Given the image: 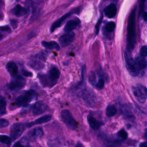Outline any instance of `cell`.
Returning <instances> with one entry per match:
<instances>
[{
  "mask_svg": "<svg viewBox=\"0 0 147 147\" xmlns=\"http://www.w3.org/2000/svg\"><path fill=\"white\" fill-rule=\"evenodd\" d=\"M136 7H134L131 11L129 18L127 29V49L131 51L136 44Z\"/></svg>",
  "mask_w": 147,
  "mask_h": 147,
  "instance_id": "1",
  "label": "cell"
},
{
  "mask_svg": "<svg viewBox=\"0 0 147 147\" xmlns=\"http://www.w3.org/2000/svg\"><path fill=\"white\" fill-rule=\"evenodd\" d=\"M126 67L129 72L133 76L142 75L147 68V60L143 56H137Z\"/></svg>",
  "mask_w": 147,
  "mask_h": 147,
  "instance_id": "2",
  "label": "cell"
},
{
  "mask_svg": "<svg viewBox=\"0 0 147 147\" xmlns=\"http://www.w3.org/2000/svg\"><path fill=\"white\" fill-rule=\"evenodd\" d=\"M37 94L33 90L25 91L22 94L17 98L16 104L18 106H25L32 100L36 98Z\"/></svg>",
  "mask_w": 147,
  "mask_h": 147,
  "instance_id": "3",
  "label": "cell"
},
{
  "mask_svg": "<svg viewBox=\"0 0 147 147\" xmlns=\"http://www.w3.org/2000/svg\"><path fill=\"white\" fill-rule=\"evenodd\" d=\"M133 95L141 103H144L147 100V88L141 84L133 87Z\"/></svg>",
  "mask_w": 147,
  "mask_h": 147,
  "instance_id": "4",
  "label": "cell"
},
{
  "mask_svg": "<svg viewBox=\"0 0 147 147\" xmlns=\"http://www.w3.org/2000/svg\"><path fill=\"white\" fill-rule=\"evenodd\" d=\"M61 118L65 125L71 130H76L77 124L72 115L68 110H63L61 111Z\"/></svg>",
  "mask_w": 147,
  "mask_h": 147,
  "instance_id": "5",
  "label": "cell"
},
{
  "mask_svg": "<svg viewBox=\"0 0 147 147\" xmlns=\"http://www.w3.org/2000/svg\"><path fill=\"white\" fill-rule=\"evenodd\" d=\"M25 130V125L21 123H16L12 125L10 129V136L13 140L19 138Z\"/></svg>",
  "mask_w": 147,
  "mask_h": 147,
  "instance_id": "6",
  "label": "cell"
},
{
  "mask_svg": "<svg viewBox=\"0 0 147 147\" xmlns=\"http://www.w3.org/2000/svg\"><path fill=\"white\" fill-rule=\"evenodd\" d=\"M26 84L25 79L20 76H13V79L11 80L9 84V88L11 90H19L23 88Z\"/></svg>",
  "mask_w": 147,
  "mask_h": 147,
  "instance_id": "7",
  "label": "cell"
},
{
  "mask_svg": "<svg viewBox=\"0 0 147 147\" xmlns=\"http://www.w3.org/2000/svg\"><path fill=\"white\" fill-rule=\"evenodd\" d=\"M75 33L73 32H67L59 38V43L63 47H67L73 41Z\"/></svg>",
  "mask_w": 147,
  "mask_h": 147,
  "instance_id": "8",
  "label": "cell"
},
{
  "mask_svg": "<svg viewBox=\"0 0 147 147\" xmlns=\"http://www.w3.org/2000/svg\"><path fill=\"white\" fill-rule=\"evenodd\" d=\"M83 99L85 103L88 106H93L95 104V94L89 90H85L83 93Z\"/></svg>",
  "mask_w": 147,
  "mask_h": 147,
  "instance_id": "9",
  "label": "cell"
},
{
  "mask_svg": "<svg viewBox=\"0 0 147 147\" xmlns=\"http://www.w3.org/2000/svg\"><path fill=\"white\" fill-rule=\"evenodd\" d=\"M48 106L42 102H38L34 104L32 108V113L34 115L41 114L47 110Z\"/></svg>",
  "mask_w": 147,
  "mask_h": 147,
  "instance_id": "10",
  "label": "cell"
},
{
  "mask_svg": "<svg viewBox=\"0 0 147 147\" xmlns=\"http://www.w3.org/2000/svg\"><path fill=\"white\" fill-rule=\"evenodd\" d=\"M80 23V21L78 18L71 20L67 22L66 25L64 26V30L65 32H71L72 30L75 29L76 28V26L79 25Z\"/></svg>",
  "mask_w": 147,
  "mask_h": 147,
  "instance_id": "11",
  "label": "cell"
},
{
  "mask_svg": "<svg viewBox=\"0 0 147 147\" xmlns=\"http://www.w3.org/2000/svg\"><path fill=\"white\" fill-rule=\"evenodd\" d=\"M103 11L107 17L110 18H113L115 16L117 13L116 5L114 3H111L104 9Z\"/></svg>",
  "mask_w": 147,
  "mask_h": 147,
  "instance_id": "12",
  "label": "cell"
},
{
  "mask_svg": "<svg viewBox=\"0 0 147 147\" xmlns=\"http://www.w3.org/2000/svg\"><path fill=\"white\" fill-rule=\"evenodd\" d=\"M74 13L73 11H71L69 13H66L65 14H64V16H63L61 18H60L58 20L56 21L55 22H53L51 27V32H53L56 28H59V26H61V25L63 23V22L67 18H68L69 16H71L72 14Z\"/></svg>",
  "mask_w": 147,
  "mask_h": 147,
  "instance_id": "13",
  "label": "cell"
},
{
  "mask_svg": "<svg viewBox=\"0 0 147 147\" xmlns=\"http://www.w3.org/2000/svg\"><path fill=\"white\" fill-rule=\"evenodd\" d=\"M60 76V71L59 70L55 67H53L51 68L48 79L49 80V81L51 83H53V82H56Z\"/></svg>",
  "mask_w": 147,
  "mask_h": 147,
  "instance_id": "14",
  "label": "cell"
},
{
  "mask_svg": "<svg viewBox=\"0 0 147 147\" xmlns=\"http://www.w3.org/2000/svg\"><path fill=\"white\" fill-rule=\"evenodd\" d=\"M87 121L90 127L94 130H98L102 125V123L98 121L95 117L89 115L87 117Z\"/></svg>",
  "mask_w": 147,
  "mask_h": 147,
  "instance_id": "15",
  "label": "cell"
},
{
  "mask_svg": "<svg viewBox=\"0 0 147 147\" xmlns=\"http://www.w3.org/2000/svg\"><path fill=\"white\" fill-rule=\"evenodd\" d=\"M51 119V115H44V116L37 119L34 121H33L30 123H28L26 125H27L28 127H30V126H32L34 125H38V124L46 123V122L49 121Z\"/></svg>",
  "mask_w": 147,
  "mask_h": 147,
  "instance_id": "16",
  "label": "cell"
},
{
  "mask_svg": "<svg viewBox=\"0 0 147 147\" xmlns=\"http://www.w3.org/2000/svg\"><path fill=\"white\" fill-rule=\"evenodd\" d=\"M44 134V131L41 127H36L30 131L29 136L33 139H38L41 138Z\"/></svg>",
  "mask_w": 147,
  "mask_h": 147,
  "instance_id": "17",
  "label": "cell"
},
{
  "mask_svg": "<svg viewBox=\"0 0 147 147\" xmlns=\"http://www.w3.org/2000/svg\"><path fill=\"white\" fill-rule=\"evenodd\" d=\"M6 68L12 76H16L18 73V67L16 64L13 61H10L7 64Z\"/></svg>",
  "mask_w": 147,
  "mask_h": 147,
  "instance_id": "18",
  "label": "cell"
},
{
  "mask_svg": "<svg viewBox=\"0 0 147 147\" xmlns=\"http://www.w3.org/2000/svg\"><path fill=\"white\" fill-rule=\"evenodd\" d=\"M12 13L17 17H21L26 13V10L21 5H17L13 9Z\"/></svg>",
  "mask_w": 147,
  "mask_h": 147,
  "instance_id": "19",
  "label": "cell"
},
{
  "mask_svg": "<svg viewBox=\"0 0 147 147\" xmlns=\"http://www.w3.org/2000/svg\"><path fill=\"white\" fill-rule=\"evenodd\" d=\"M42 45L44 47H45V48L48 49L59 50L60 48L59 45L55 41L47 42V41H42Z\"/></svg>",
  "mask_w": 147,
  "mask_h": 147,
  "instance_id": "20",
  "label": "cell"
},
{
  "mask_svg": "<svg viewBox=\"0 0 147 147\" xmlns=\"http://www.w3.org/2000/svg\"><path fill=\"white\" fill-rule=\"evenodd\" d=\"M28 64L30 67L37 70L41 69L44 67V64L38 60H32L29 62Z\"/></svg>",
  "mask_w": 147,
  "mask_h": 147,
  "instance_id": "21",
  "label": "cell"
},
{
  "mask_svg": "<svg viewBox=\"0 0 147 147\" xmlns=\"http://www.w3.org/2000/svg\"><path fill=\"white\" fill-rule=\"evenodd\" d=\"M117 111V109L115 107V106L113 105H110L106 108V114L107 117H111L116 114Z\"/></svg>",
  "mask_w": 147,
  "mask_h": 147,
  "instance_id": "22",
  "label": "cell"
},
{
  "mask_svg": "<svg viewBox=\"0 0 147 147\" xmlns=\"http://www.w3.org/2000/svg\"><path fill=\"white\" fill-rule=\"evenodd\" d=\"M121 113L126 118H133V114L129 109V107L126 105H123L121 107Z\"/></svg>",
  "mask_w": 147,
  "mask_h": 147,
  "instance_id": "23",
  "label": "cell"
},
{
  "mask_svg": "<svg viewBox=\"0 0 147 147\" xmlns=\"http://www.w3.org/2000/svg\"><path fill=\"white\" fill-rule=\"evenodd\" d=\"M115 27V23L113 21H111L106 24V25H105V29L107 32H112L114 30Z\"/></svg>",
  "mask_w": 147,
  "mask_h": 147,
  "instance_id": "24",
  "label": "cell"
},
{
  "mask_svg": "<svg viewBox=\"0 0 147 147\" xmlns=\"http://www.w3.org/2000/svg\"><path fill=\"white\" fill-rule=\"evenodd\" d=\"M0 142L6 145H10L11 142V138L9 136L2 135L0 136Z\"/></svg>",
  "mask_w": 147,
  "mask_h": 147,
  "instance_id": "25",
  "label": "cell"
},
{
  "mask_svg": "<svg viewBox=\"0 0 147 147\" xmlns=\"http://www.w3.org/2000/svg\"><path fill=\"white\" fill-rule=\"evenodd\" d=\"M88 80H89V82L92 84V85H95L96 84V76H95V74L94 72L91 71L90 72V74H89V76H88Z\"/></svg>",
  "mask_w": 147,
  "mask_h": 147,
  "instance_id": "26",
  "label": "cell"
},
{
  "mask_svg": "<svg viewBox=\"0 0 147 147\" xmlns=\"http://www.w3.org/2000/svg\"><path fill=\"white\" fill-rule=\"evenodd\" d=\"M105 85V80L103 79V78H100L99 79V80L97 81V82L95 84V87L96 88H97L99 90L102 89L104 87Z\"/></svg>",
  "mask_w": 147,
  "mask_h": 147,
  "instance_id": "27",
  "label": "cell"
},
{
  "mask_svg": "<svg viewBox=\"0 0 147 147\" xmlns=\"http://www.w3.org/2000/svg\"><path fill=\"white\" fill-rule=\"evenodd\" d=\"M118 134L122 140H126L127 137V133L124 129H121L119 130L118 133Z\"/></svg>",
  "mask_w": 147,
  "mask_h": 147,
  "instance_id": "28",
  "label": "cell"
},
{
  "mask_svg": "<svg viewBox=\"0 0 147 147\" xmlns=\"http://www.w3.org/2000/svg\"><path fill=\"white\" fill-rule=\"evenodd\" d=\"M102 18H103V16L102 14L100 16V18H99V20H98L97 21V23L95 25V33L96 34H97L99 32V28H100V25L101 24V22H102Z\"/></svg>",
  "mask_w": 147,
  "mask_h": 147,
  "instance_id": "29",
  "label": "cell"
},
{
  "mask_svg": "<svg viewBox=\"0 0 147 147\" xmlns=\"http://www.w3.org/2000/svg\"><path fill=\"white\" fill-rule=\"evenodd\" d=\"M140 55L143 57H147V47L143 46L140 49Z\"/></svg>",
  "mask_w": 147,
  "mask_h": 147,
  "instance_id": "30",
  "label": "cell"
},
{
  "mask_svg": "<svg viewBox=\"0 0 147 147\" xmlns=\"http://www.w3.org/2000/svg\"><path fill=\"white\" fill-rule=\"evenodd\" d=\"M9 125V122L5 119L0 118V128L5 127Z\"/></svg>",
  "mask_w": 147,
  "mask_h": 147,
  "instance_id": "31",
  "label": "cell"
},
{
  "mask_svg": "<svg viewBox=\"0 0 147 147\" xmlns=\"http://www.w3.org/2000/svg\"><path fill=\"white\" fill-rule=\"evenodd\" d=\"M146 0H138V2H139V9H140V13H141V12L144 9V4Z\"/></svg>",
  "mask_w": 147,
  "mask_h": 147,
  "instance_id": "32",
  "label": "cell"
},
{
  "mask_svg": "<svg viewBox=\"0 0 147 147\" xmlns=\"http://www.w3.org/2000/svg\"><path fill=\"white\" fill-rule=\"evenodd\" d=\"M6 103L5 100L2 96H0V109L5 108L6 106Z\"/></svg>",
  "mask_w": 147,
  "mask_h": 147,
  "instance_id": "33",
  "label": "cell"
},
{
  "mask_svg": "<svg viewBox=\"0 0 147 147\" xmlns=\"http://www.w3.org/2000/svg\"><path fill=\"white\" fill-rule=\"evenodd\" d=\"M22 74L24 75V76H32V73L27 71H22Z\"/></svg>",
  "mask_w": 147,
  "mask_h": 147,
  "instance_id": "34",
  "label": "cell"
},
{
  "mask_svg": "<svg viewBox=\"0 0 147 147\" xmlns=\"http://www.w3.org/2000/svg\"><path fill=\"white\" fill-rule=\"evenodd\" d=\"M13 147H23L22 145L21 144V143L19 141L16 142L13 146Z\"/></svg>",
  "mask_w": 147,
  "mask_h": 147,
  "instance_id": "35",
  "label": "cell"
},
{
  "mask_svg": "<svg viewBox=\"0 0 147 147\" xmlns=\"http://www.w3.org/2000/svg\"><path fill=\"white\" fill-rule=\"evenodd\" d=\"M139 147H147V141L141 142V143L140 144Z\"/></svg>",
  "mask_w": 147,
  "mask_h": 147,
  "instance_id": "36",
  "label": "cell"
},
{
  "mask_svg": "<svg viewBox=\"0 0 147 147\" xmlns=\"http://www.w3.org/2000/svg\"><path fill=\"white\" fill-rule=\"evenodd\" d=\"M2 30H5V31H6V32H7V31H9V32H10V29H9V28L8 27V26H5V27H1V28Z\"/></svg>",
  "mask_w": 147,
  "mask_h": 147,
  "instance_id": "37",
  "label": "cell"
},
{
  "mask_svg": "<svg viewBox=\"0 0 147 147\" xmlns=\"http://www.w3.org/2000/svg\"><path fill=\"white\" fill-rule=\"evenodd\" d=\"M142 17L145 21H147V12H144L142 14Z\"/></svg>",
  "mask_w": 147,
  "mask_h": 147,
  "instance_id": "38",
  "label": "cell"
},
{
  "mask_svg": "<svg viewBox=\"0 0 147 147\" xmlns=\"http://www.w3.org/2000/svg\"><path fill=\"white\" fill-rule=\"evenodd\" d=\"M76 147H83V146L82 145V144L81 143L78 142V143L77 144V145H76Z\"/></svg>",
  "mask_w": 147,
  "mask_h": 147,
  "instance_id": "39",
  "label": "cell"
},
{
  "mask_svg": "<svg viewBox=\"0 0 147 147\" xmlns=\"http://www.w3.org/2000/svg\"><path fill=\"white\" fill-rule=\"evenodd\" d=\"M2 38V35L1 34V33H0V40H1V38Z\"/></svg>",
  "mask_w": 147,
  "mask_h": 147,
  "instance_id": "40",
  "label": "cell"
},
{
  "mask_svg": "<svg viewBox=\"0 0 147 147\" xmlns=\"http://www.w3.org/2000/svg\"><path fill=\"white\" fill-rule=\"evenodd\" d=\"M113 1H117V0H113Z\"/></svg>",
  "mask_w": 147,
  "mask_h": 147,
  "instance_id": "41",
  "label": "cell"
}]
</instances>
